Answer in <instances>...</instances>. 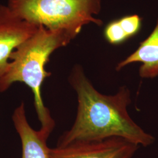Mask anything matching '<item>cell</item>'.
<instances>
[{"mask_svg":"<svg viewBox=\"0 0 158 158\" xmlns=\"http://www.w3.org/2000/svg\"><path fill=\"white\" fill-rule=\"evenodd\" d=\"M69 81L77 95V113L72 127L60 138L57 147L112 137L124 138L138 146L147 147L153 142L152 136L145 132L129 115L128 107L131 98L127 86L121 87L114 95L102 94L80 65L72 69Z\"/></svg>","mask_w":158,"mask_h":158,"instance_id":"1","label":"cell"},{"mask_svg":"<svg viewBox=\"0 0 158 158\" xmlns=\"http://www.w3.org/2000/svg\"><path fill=\"white\" fill-rule=\"evenodd\" d=\"M74 38L63 30H51L40 25L36 31L14 49L5 73L0 77V92L6 90L14 83L22 82L31 89L40 130L51 134L55 123L43 102L41 86L49 77L45 66L55 51L69 45Z\"/></svg>","mask_w":158,"mask_h":158,"instance_id":"2","label":"cell"},{"mask_svg":"<svg viewBox=\"0 0 158 158\" xmlns=\"http://www.w3.org/2000/svg\"><path fill=\"white\" fill-rule=\"evenodd\" d=\"M6 5L23 21L51 30H63L75 38L90 23L102 26L94 17L102 9V0H6Z\"/></svg>","mask_w":158,"mask_h":158,"instance_id":"3","label":"cell"},{"mask_svg":"<svg viewBox=\"0 0 158 158\" xmlns=\"http://www.w3.org/2000/svg\"><path fill=\"white\" fill-rule=\"evenodd\" d=\"M139 146L119 137L50 149L51 158H132Z\"/></svg>","mask_w":158,"mask_h":158,"instance_id":"4","label":"cell"},{"mask_svg":"<svg viewBox=\"0 0 158 158\" xmlns=\"http://www.w3.org/2000/svg\"><path fill=\"white\" fill-rule=\"evenodd\" d=\"M38 27L21 19L6 4H0V77L8 67L12 52Z\"/></svg>","mask_w":158,"mask_h":158,"instance_id":"5","label":"cell"},{"mask_svg":"<svg viewBox=\"0 0 158 158\" xmlns=\"http://www.w3.org/2000/svg\"><path fill=\"white\" fill-rule=\"evenodd\" d=\"M12 120L22 143V158H51L47 145L49 134L34 130L29 124L23 102L14 110Z\"/></svg>","mask_w":158,"mask_h":158,"instance_id":"6","label":"cell"},{"mask_svg":"<svg viewBox=\"0 0 158 158\" xmlns=\"http://www.w3.org/2000/svg\"><path fill=\"white\" fill-rule=\"evenodd\" d=\"M135 62L142 63L139 74L142 78H153L158 76V19L152 33L133 53L118 63L115 69L119 71Z\"/></svg>","mask_w":158,"mask_h":158,"instance_id":"7","label":"cell"},{"mask_svg":"<svg viewBox=\"0 0 158 158\" xmlns=\"http://www.w3.org/2000/svg\"><path fill=\"white\" fill-rule=\"evenodd\" d=\"M105 38L113 45H118L129 39L118 20L109 23L104 31Z\"/></svg>","mask_w":158,"mask_h":158,"instance_id":"8","label":"cell"},{"mask_svg":"<svg viewBox=\"0 0 158 158\" xmlns=\"http://www.w3.org/2000/svg\"><path fill=\"white\" fill-rule=\"evenodd\" d=\"M118 21L128 38L135 36L141 28L142 18L136 14L123 17Z\"/></svg>","mask_w":158,"mask_h":158,"instance_id":"9","label":"cell"}]
</instances>
